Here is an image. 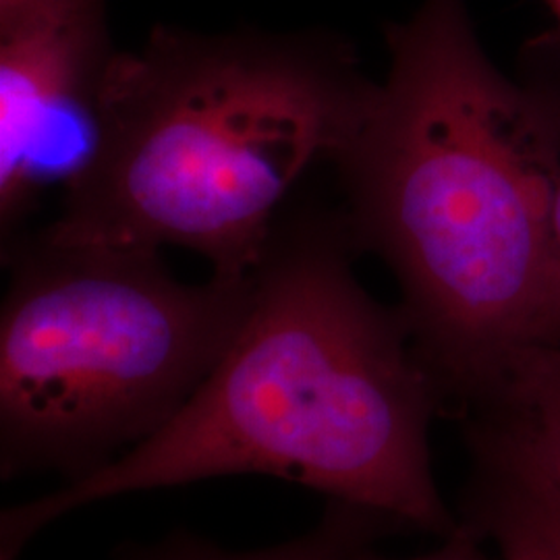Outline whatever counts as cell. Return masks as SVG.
Wrapping results in <instances>:
<instances>
[{
	"mask_svg": "<svg viewBox=\"0 0 560 560\" xmlns=\"http://www.w3.org/2000/svg\"><path fill=\"white\" fill-rule=\"evenodd\" d=\"M550 7H552V11H555V15H557L560 27V0H550Z\"/></svg>",
	"mask_w": 560,
	"mask_h": 560,
	"instance_id": "7c38bea8",
	"label": "cell"
},
{
	"mask_svg": "<svg viewBox=\"0 0 560 560\" xmlns=\"http://www.w3.org/2000/svg\"><path fill=\"white\" fill-rule=\"evenodd\" d=\"M471 476L459 523L501 560H560V490L509 448L465 436Z\"/></svg>",
	"mask_w": 560,
	"mask_h": 560,
	"instance_id": "8992f818",
	"label": "cell"
},
{
	"mask_svg": "<svg viewBox=\"0 0 560 560\" xmlns=\"http://www.w3.org/2000/svg\"><path fill=\"white\" fill-rule=\"evenodd\" d=\"M342 210L280 212L254 291L212 374L148 441L101 471L7 509L0 560L90 502L261 474L446 538L459 521L436 488L430 423L444 411L399 307L353 275Z\"/></svg>",
	"mask_w": 560,
	"mask_h": 560,
	"instance_id": "6da1fadb",
	"label": "cell"
},
{
	"mask_svg": "<svg viewBox=\"0 0 560 560\" xmlns=\"http://www.w3.org/2000/svg\"><path fill=\"white\" fill-rule=\"evenodd\" d=\"M405 525L384 513L349 502L328 501L322 520L300 538L279 546L231 552L217 544L177 532L154 546L122 550L119 560H349Z\"/></svg>",
	"mask_w": 560,
	"mask_h": 560,
	"instance_id": "ba28073f",
	"label": "cell"
},
{
	"mask_svg": "<svg viewBox=\"0 0 560 560\" xmlns=\"http://www.w3.org/2000/svg\"><path fill=\"white\" fill-rule=\"evenodd\" d=\"M0 476H94L173 420L247 314L254 275L175 279L161 252L2 243ZM254 272V270H252Z\"/></svg>",
	"mask_w": 560,
	"mask_h": 560,
	"instance_id": "277c9868",
	"label": "cell"
},
{
	"mask_svg": "<svg viewBox=\"0 0 560 560\" xmlns=\"http://www.w3.org/2000/svg\"><path fill=\"white\" fill-rule=\"evenodd\" d=\"M108 0H69L57 13L0 38L2 243L50 183L73 177L96 131L102 85L117 57Z\"/></svg>",
	"mask_w": 560,
	"mask_h": 560,
	"instance_id": "5b68a950",
	"label": "cell"
},
{
	"mask_svg": "<svg viewBox=\"0 0 560 560\" xmlns=\"http://www.w3.org/2000/svg\"><path fill=\"white\" fill-rule=\"evenodd\" d=\"M69 0H0V38L50 18Z\"/></svg>",
	"mask_w": 560,
	"mask_h": 560,
	"instance_id": "8fae6325",
	"label": "cell"
},
{
	"mask_svg": "<svg viewBox=\"0 0 560 560\" xmlns=\"http://www.w3.org/2000/svg\"><path fill=\"white\" fill-rule=\"evenodd\" d=\"M460 416L465 436L509 448L560 490V339L515 351Z\"/></svg>",
	"mask_w": 560,
	"mask_h": 560,
	"instance_id": "52a82bcc",
	"label": "cell"
},
{
	"mask_svg": "<svg viewBox=\"0 0 560 560\" xmlns=\"http://www.w3.org/2000/svg\"><path fill=\"white\" fill-rule=\"evenodd\" d=\"M378 81L337 32L156 25L117 52L90 152L65 183L59 245L183 247L212 275L261 260L287 198L355 140Z\"/></svg>",
	"mask_w": 560,
	"mask_h": 560,
	"instance_id": "3957f363",
	"label": "cell"
},
{
	"mask_svg": "<svg viewBox=\"0 0 560 560\" xmlns=\"http://www.w3.org/2000/svg\"><path fill=\"white\" fill-rule=\"evenodd\" d=\"M560 339V173L548 221V258H546V291L544 320L538 340Z\"/></svg>",
	"mask_w": 560,
	"mask_h": 560,
	"instance_id": "9c48e42d",
	"label": "cell"
},
{
	"mask_svg": "<svg viewBox=\"0 0 560 560\" xmlns=\"http://www.w3.org/2000/svg\"><path fill=\"white\" fill-rule=\"evenodd\" d=\"M442 546H439L436 550L428 552V555H421V557H413V559H386L381 557L372 550V546L363 548L360 552H355L349 560H492L481 548L483 541L474 536L471 532H467L459 523V527L442 538Z\"/></svg>",
	"mask_w": 560,
	"mask_h": 560,
	"instance_id": "30bf717a",
	"label": "cell"
},
{
	"mask_svg": "<svg viewBox=\"0 0 560 560\" xmlns=\"http://www.w3.org/2000/svg\"><path fill=\"white\" fill-rule=\"evenodd\" d=\"M384 38L388 73L332 164L340 210L399 280L444 411H463L540 339L560 106L488 59L465 0H423Z\"/></svg>",
	"mask_w": 560,
	"mask_h": 560,
	"instance_id": "7a4b0ae2",
	"label": "cell"
}]
</instances>
